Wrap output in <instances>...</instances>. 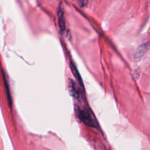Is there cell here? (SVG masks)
<instances>
[{
	"label": "cell",
	"instance_id": "1",
	"mask_svg": "<svg viewBox=\"0 0 150 150\" xmlns=\"http://www.w3.org/2000/svg\"><path fill=\"white\" fill-rule=\"evenodd\" d=\"M80 118L81 121L85 123L86 125L93 127L94 126V122L93 120L92 119L90 114L88 113V111L86 110H81L80 111L79 113Z\"/></svg>",
	"mask_w": 150,
	"mask_h": 150
},
{
	"label": "cell",
	"instance_id": "5",
	"mask_svg": "<svg viewBox=\"0 0 150 150\" xmlns=\"http://www.w3.org/2000/svg\"><path fill=\"white\" fill-rule=\"evenodd\" d=\"M4 83H5V87H6V93H7V97L8 98V100H9L10 101V103H11V97H10V94H9V89H8V83H7V81H6V79L5 78V77L4 76Z\"/></svg>",
	"mask_w": 150,
	"mask_h": 150
},
{
	"label": "cell",
	"instance_id": "3",
	"mask_svg": "<svg viewBox=\"0 0 150 150\" xmlns=\"http://www.w3.org/2000/svg\"><path fill=\"white\" fill-rule=\"evenodd\" d=\"M69 86L70 91L72 95L74 97H75L76 98H78L79 96V89H78V87H77V84L75 83V81L74 80H73L72 79H69Z\"/></svg>",
	"mask_w": 150,
	"mask_h": 150
},
{
	"label": "cell",
	"instance_id": "4",
	"mask_svg": "<svg viewBox=\"0 0 150 150\" xmlns=\"http://www.w3.org/2000/svg\"><path fill=\"white\" fill-rule=\"evenodd\" d=\"M146 45H144L142 46H141L138 50L137 52V57H141L144 53H145V52L146 51Z\"/></svg>",
	"mask_w": 150,
	"mask_h": 150
},
{
	"label": "cell",
	"instance_id": "2",
	"mask_svg": "<svg viewBox=\"0 0 150 150\" xmlns=\"http://www.w3.org/2000/svg\"><path fill=\"white\" fill-rule=\"evenodd\" d=\"M57 16H58V24L61 33L63 34L65 30L66 23H65V19L64 15V12L61 6H59L57 11Z\"/></svg>",
	"mask_w": 150,
	"mask_h": 150
},
{
	"label": "cell",
	"instance_id": "6",
	"mask_svg": "<svg viewBox=\"0 0 150 150\" xmlns=\"http://www.w3.org/2000/svg\"><path fill=\"white\" fill-rule=\"evenodd\" d=\"M77 1L79 5L81 7L85 6L88 3V0H77Z\"/></svg>",
	"mask_w": 150,
	"mask_h": 150
}]
</instances>
